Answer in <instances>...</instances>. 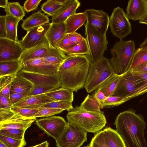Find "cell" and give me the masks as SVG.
<instances>
[{"instance_id":"obj_52","label":"cell","mask_w":147,"mask_h":147,"mask_svg":"<svg viewBox=\"0 0 147 147\" xmlns=\"http://www.w3.org/2000/svg\"><path fill=\"white\" fill-rule=\"evenodd\" d=\"M131 70L134 72L147 71V61L134 68Z\"/></svg>"},{"instance_id":"obj_42","label":"cell","mask_w":147,"mask_h":147,"mask_svg":"<svg viewBox=\"0 0 147 147\" xmlns=\"http://www.w3.org/2000/svg\"><path fill=\"white\" fill-rule=\"evenodd\" d=\"M11 109L18 115L27 117H34L38 111L37 109H29L12 106Z\"/></svg>"},{"instance_id":"obj_45","label":"cell","mask_w":147,"mask_h":147,"mask_svg":"<svg viewBox=\"0 0 147 147\" xmlns=\"http://www.w3.org/2000/svg\"><path fill=\"white\" fill-rule=\"evenodd\" d=\"M75 45L69 40L67 34H66L58 43L56 47L61 50L68 49Z\"/></svg>"},{"instance_id":"obj_9","label":"cell","mask_w":147,"mask_h":147,"mask_svg":"<svg viewBox=\"0 0 147 147\" xmlns=\"http://www.w3.org/2000/svg\"><path fill=\"white\" fill-rule=\"evenodd\" d=\"M129 19L122 8H114L109 18V26L114 36L122 40L131 34V27Z\"/></svg>"},{"instance_id":"obj_15","label":"cell","mask_w":147,"mask_h":147,"mask_svg":"<svg viewBox=\"0 0 147 147\" xmlns=\"http://www.w3.org/2000/svg\"><path fill=\"white\" fill-rule=\"evenodd\" d=\"M17 74L30 81L34 86L47 85L61 86L58 74L46 75L21 70Z\"/></svg>"},{"instance_id":"obj_53","label":"cell","mask_w":147,"mask_h":147,"mask_svg":"<svg viewBox=\"0 0 147 147\" xmlns=\"http://www.w3.org/2000/svg\"><path fill=\"white\" fill-rule=\"evenodd\" d=\"M93 96L100 103L103 101L107 97L100 91L96 90Z\"/></svg>"},{"instance_id":"obj_3","label":"cell","mask_w":147,"mask_h":147,"mask_svg":"<svg viewBox=\"0 0 147 147\" xmlns=\"http://www.w3.org/2000/svg\"><path fill=\"white\" fill-rule=\"evenodd\" d=\"M67 123L76 125L87 132L96 133L105 126L107 121L103 112L85 110L77 106L70 110L67 115Z\"/></svg>"},{"instance_id":"obj_6","label":"cell","mask_w":147,"mask_h":147,"mask_svg":"<svg viewBox=\"0 0 147 147\" xmlns=\"http://www.w3.org/2000/svg\"><path fill=\"white\" fill-rule=\"evenodd\" d=\"M114 72L109 59L103 56L96 62L90 63L85 88L88 93L92 92Z\"/></svg>"},{"instance_id":"obj_31","label":"cell","mask_w":147,"mask_h":147,"mask_svg":"<svg viewBox=\"0 0 147 147\" xmlns=\"http://www.w3.org/2000/svg\"><path fill=\"white\" fill-rule=\"evenodd\" d=\"M67 56L86 55L89 53V49L86 38L78 44L67 50H61Z\"/></svg>"},{"instance_id":"obj_8","label":"cell","mask_w":147,"mask_h":147,"mask_svg":"<svg viewBox=\"0 0 147 147\" xmlns=\"http://www.w3.org/2000/svg\"><path fill=\"white\" fill-rule=\"evenodd\" d=\"M88 132L75 125L67 123L63 133L56 141L57 147H80L87 141Z\"/></svg>"},{"instance_id":"obj_23","label":"cell","mask_w":147,"mask_h":147,"mask_svg":"<svg viewBox=\"0 0 147 147\" xmlns=\"http://www.w3.org/2000/svg\"><path fill=\"white\" fill-rule=\"evenodd\" d=\"M34 88L30 81L17 74L11 82V92L30 94Z\"/></svg>"},{"instance_id":"obj_17","label":"cell","mask_w":147,"mask_h":147,"mask_svg":"<svg viewBox=\"0 0 147 147\" xmlns=\"http://www.w3.org/2000/svg\"><path fill=\"white\" fill-rule=\"evenodd\" d=\"M57 101L45 94L27 96L13 105L12 106L29 109H37L46 103Z\"/></svg>"},{"instance_id":"obj_60","label":"cell","mask_w":147,"mask_h":147,"mask_svg":"<svg viewBox=\"0 0 147 147\" xmlns=\"http://www.w3.org/2000/svg\"><path fill=\"white\" fill-rule=\"evenodd\" d=\"M0 147H8L2 142L0 141Z\"/></svg>"},{"instance_id":"obj_49","label":"cell","mask_w":147,"mask_h":147,"mask_svg":"<svg viewBox=\"0 0 147 147\" xmlns=\"http://www.w3.org/2000/svg\"><path fill=\"white\" fill-rule=\"evenodd\" d=\"M67 34L70 40L75 45L80 43L84 38L80 34L76 32Z\"/></svg>"},{"instance_id":"obj_35","label":"cell","mask_w":147,"mask_h":147,"mask_svg":"<svg viewBox=\"0 0 147 147\" xmlns=\"http://www.w3.org/2000/svg\"><path fill=\"white\" fill-rule=\"evenodd\" d=\"M5 10L6 13L9 14L21 20H23L25 15L23 7L17 2H9Z\"/></svg>"},{"instance_id":"obj_54","label":"cell","mask_w":147,"mask_h":147,"mask_svg":"<svg viewBox=\"0 0 147 147\" xmlns=\"http://www.w3.org/2000/svg\"><path fill=\"white\" fill-rule=\"evenodd\" d=\"M11 83L5 87L1 90H0V94L4 96L9 98L11 92Z\"/></svg>"},{"instance_id":"obj_5","label":"cell","mask_w":147,"mask_h":147,"mask_svg":"<svg viewBox=\"0 0 147 147\" xmlns=\"http://www.w3.org/2000/svg\"><path fill=\"white\" fill-rule=\"evenodd\" d=\"M147 92V83L129 70L123 74L112 95L124 98V102Z\"/></svg>"},{"instance_id":"obj_36","label":"cell","mask_w":147,"mask_h":147,"mask_svg":"<svg viewBox=\"0 0 147 147\" xmlns=\"http://www.w3.org/2000/svg\"><path fill=\"white\" fill-rule=\"evenodd\" d=\"M26 130L19 129H13L0 130V135L13 138L24 140V135Z\"/></svg>"},{"instance_id":"obj_14","label":"cell","mask_w":147,"mask_h":147,"mask_svg":"<svg viewBox=\"0 0 147 147\" xmlns=\"http://www.w3.org/2000/svg\"><path fill=\"white\" fill-rule=\"evenodd\" d=\"M51 23L36 27L27 31L19 42L25 50L29 49L40 42L45 37Z\"/></svg>"},{"instance_id":"obj_46","label":"cell","mask_w":147,"mask_h":147,"mask_svg":"<svg viewBox=\"0 0 147 147\" xmlns=\"http://www.w3.org/2000/svg\"><path fill=\"white\" fill-rule=\"evenodd\" d=\"M42 0H27L25 1L23 8L26 12L28 13L36 9Z\"/></svg>"},{"instance_id":"obj_63","label":"cell","mask_w":147,"mask_h":147,"mask_svg":"<svg viewBox=\"0 0 147 147\" xmlns=\"http://www.w3.org/2000/svg\"></svg>"},{"instance_id":"obj_10","label":"cell","mask_w":147,"mask_h":147,"mask_svg":"<svg viewBox=\"0 0 147 147\" xmlns=\"http://www.w3.org/2000/svg\"><path fill=\"white\" fill-rule=\"evenodd\" d=\"M35 124L48 136L57 141L63 133L67 122L62 117L51 116L36 119Z\"/></svg>"},{"instance_id":"obj_39","label":"cell","mask_w":147,"mask_h":147,"mask_svg":"<svg viewBox=\"0 0 147 147\" xmlns=\"http://www.w3.org/2000/svg\"><path fill=\"white\" fill-rule=\"evenodd\" d=\"M0 141L8 147H23L26 144L25 139L17 140L0 135Z\"/></svg>"},{"instance_id":"obj_26","label":"cell","mask_w":147,"mask_h":147,"mask_svg":"<svg viewBox=\"0 0 147 147\" xmlns=\"http://www.w3.org/2000/svg\"><path fill=\"white\" fill-rule=\"evenodd\" d=\"M22 66L20 60L0 61V77L6 75L16 76L21 70Z\"/></svg>"},{"instance_id":"obj_55","label":"cell","mask_w":147,"mask_h":147,"mask_svg":"<svg viewBox=\"0 0 147 147\" xmlns=\"http://www.w3.org/2000/svg\"><path fill=\"white\" fill-rule=\"evenodd\" d=\"M132 72L135 75L143 79L147 83V71L144 72H134L132 71Z\"/></svg>"},{"instance_id":"obj_20","label":"cell","mask_w":147,"mask_h":147,"mask_svg":"<svg viewBox=\"0 0 147 147\" xmlns=\"http://www.w3.org/2000/svg\"><path fill=\"white\" fill-rule=\"evenodd\" d=\"M66 31L65 22L51 23L45 36L50 45L53 47H56L57 45L66 34Z\"/></svg>"},{"instance_id":"obj_40","label":"cell","mask_w":147,"mask_h":147,"mask_svg":"<svg viewBox=\"0 0 147 147\" xmlns=\"http://www.w3.org/2000/svg\"><path fill=\"white\" fill-rule=\"evenodd\" d=\"M90 144V147H109L105 138L103 130L96 133Z\"/></svg>"},{"instance_id":"obj_13","label":"cell","mask_w":147,"mask_h":147,"mask_svg":"<svg viewBox=\"0 0 147 147\" xmlns=\"http://www.w3.org/2000/svg\"><path fill=\"white\" fill-rule=\"evenodd\" d=\"M59 67L48 63L41 57L22 63L21 70L44 75H54L57 74Z\"/></svg>"},{"instance_id":"obj_47","label":"cell","mask_w":147,"mask_h":147,"mask_svg":"<svg viewBox=\"0 0 147 147\" xmlns=\"http://www.w3.org/2000/svg\"><path fill=\"white\" fill-rule=\"evenodd\" d=\"M29 94H22L14 92H10L9 99L12 104L13 105L18 102L23 98L29 95Z\"/></svg>"},{"instance_id":"obj_48","label":"cell","mask_w":147,"mask_h":147,"mask_svg":"<svg viewBox=\"0 0 147 147\" xmlns=\"http://www.w3.org/2000/svg\"><path fill=\"white\" fill-rule=\"evenodd\" d=\"M15 76L6 75L0 77V90L11 83Z\"/></svg>"},{"instance_id":"obj_25","label":"cell","mask_w":147,"mask_h":147,"mask_svg":"<svg viewBox=\"0 0 147 147\" xmlns=\"http://www.w3.org/2000/svg\"><path fill=\"white\" fill-rule=\"evenodd\" d=\"M84 12L75 13L69 16L65 21L66 34L75 32L87 20Z\"/></svg>"},{"instance_id":"obj_34","label":"cell","mask_w":147,"mask_h":147,"mask_svg":"<svg viewBox=\"0 0 147 147\" xmlns=\"http://www.w3.org/2000/svg\"><path fill=\"white\" fill-rule=\"evenodd\" d=\"M63 5L57 0H48L41 6V9L45 13L52 17L62 8Z\"/></svg>"},{"instance_id":"obj_59","label":"cell","mask_w":147,"mask_h":147,"mask_svg":"<svg viewBox=\"0 0 147 147\" xmlns=\"http://www.w3.org/2000/svg\"><path fill=\"white\" fill-rule=\"evenodd\" d=\"M49 143L47 141H45L40 144L39 147H49Z\"/></svg>"},{"instance_id":"obj_38","label":"cell","mask_w":147,"mask_h":147,"mask_svg":"<svg viewBox=\"0 0 147 147\" xmlns=\"http://www.w3.org/2000/svg\"><path fill=\"white\" fill-rule=\"evenodd\" d=\"M125 102L123 98L111 96L107 97L102 102L100 103L101 108H108L117 106Z\"/></svg>"},{"instance_id":"obj_51","label":"cell","mask_w":147,"mask_h":147,"mask_svg":"<svg viewBox=\"0 0 147 147\" xmlns=\"http://www.w3.org/2000/svg\"><path fill=\"white\" fill-rule=\"evenodd\" d=\"M6 27L5 16H0V38H5Z\"/></svg>"},{"instance_id":"obj_37","label":"cell","mask_w":147,"mask_h":147,"mask_svg":"<svg viewBox=\"0 0 147 147\" xmlns=\"http://www.w3.org/2000/svg\"><path fill=\"white\" fill-rule=\"evenodd\" d=\"M41 107H47L67 110L68 111L74 108L72 102L63 101H57L45 104Z\"/></svg>"},{"instance_id":"obj_29","label":"cell","mask_w":147,"mask_h":147,"mask_svg":"<svg viewBox=\"0 0 147 147\" xmlns=\"http://www.w3.org/2000/svg\"><path fill=\"white\" fill-rule=\"evenodd\" d=\"M103 131L105 138L109 147H127L116 130L109 127L105 128Z\"/></svg>"},{"instance_id":"obj_32","label":"cell","mask_w":147,"mask_h":147,"mask_svg":"<svg viewBox=\"0 0 147 147\" xmlns=\"http://www.w3.org/2000/svg\"><path fill=\"white\" fill-rule=\"evenodd\" d=\"M147 61V48L140 47L136 49L131 64L130 69Z\"/></svg>"},{"instance_id":"obj_1","label":"cell","mask_w":147,"mask_h":147,"mask_svg":"<svg viewBox=\"0 0 147 147\" xmlns=\"http://www.w3.org/2000/svg\"><path fill=\"white\" fill-rule=\"evenodd\" d=\"M90 62L86 55L67 56L59 68L61 87L77 92L84 86Z\"/></svg>"},{"instance_id":"obj_44","label":"cell","mask_w":147,"mask_h":147,"mask_svg":"<svg viewBox=\"0 0 147 147\" xmlns=\"http://www.w3.org/2000/svg\"><path fill=\"white\" fill-rule=\"evenodd\" d=\"M22 117L15 113L10 108H0V123Z\"/></svg>"},{"instance_id":"obj_24","label":"cell","mask_w":147,"mask_h":147,"mask_svg":"<svg viewBox=\"0 0 147 147\" xmlns=\"http://www.w3.org/2000/svg\"><path fill=\"white\" fill-rule=\"evenodd\" d=\"M67 57L61 50L50 46L48 52L42 57L48 63L59 67Z\"/></svg>"},{"instance_id":"obj_16","label":"cell","mask_w":147,"mask_h":147,"mask_svg":"<svg viewBox=\"0 0 147 147\" xmlns=\"http://www.w3.org/2000/svg\"><path fill=\"white\" fill-rule=\"evenodd\" d=\"M126 11L129 19L134 21L140 20L147 14V1L129 0Z\"/></svg>"},{"instance_id":"obj_7","label":"cell","mask_w":147,"mask_h":147,"mask_svg":"<svg viewBox=\"0 0 147 147\" xmlns=\"http://www.w3.org/2000/svg\"><path fill=\"white\" fill-rule=\"evenodd\" d=\"M85 36L89 53L86 55L90 63L101 59L107 50L108 44L106 34H102L96 30L87 22L85 25Z\"/></svg>"},{"instance_id":"obj_2","label":"cell","mask_w":147,"mask_h":147,"mask_svg":"<svg viewBox=\"0 0 147 147\" xmlns=\"http://www.w3.org/2000/svg\"><path fill=\"white\" fill-rule=\"evenodd\" d=\"M114 124L127 147H146V123L140 115L133 111H125L118 115Z\"/></svg>"},{"instance_id":"obj_28","label":"cell","mask_w":147,"mask_h":147,"mask_svg":"<svg viewBox=\"0 0 147 147\" xmlns=\"http://www.w3.org/2000/svg\"><path fill=\"white\" fill-rule=\"evenodd\" d=\"M5 16L6 35L5 38L18 41L17 31L18 25L20 20L11 15L6 13Z\"/></svg>"},{"instance_id":"obj_4","label":"cell","mask_w":147,"mask_h":147,"mask_svg":"<svg viewBox=\"0 0 147 147\" xmlns=\"http://www.w3.org/2000/svg\"><path fill=\"white\" fill-rule=\"evenodd\" d=\"M136 50L133 40H120L114 44L110 50L112 56L109 60L115 73L122 74L130 70Z\"/></svg>"},{"instance_id":"obj_43","label":"cell","mask_w":147,"mask_h":147,"mask_svg":"<svg viewBox=\"0 0 147 147\" xmlns=\"http://www.w3.org/2000/svg\"><path fill=\"white\" fill-rule=\"evenodd\" d=\"M61 87V86H60L47 85L35 86H34L33 89L29 95L45 94Z\"/></svg>"},{"instance_id":"obj_19","label":"cell","mask_w":147,"mask_h":147,"mask_svg":"<svg viewBox=\"0 0 147 147\" xmlns=\"http://www.w3.org/2000/svg\"><path fill=\"white\" fill-rule=\"evenodd\" d=\"M80 5L77 0H67L62 8L51 18V23H60L65 22L70 16L76 13Z\"/></svg>"},{"instance_id":"obj_50","label":"cell","mask_w":147,"mask_h":147,"mask_svg":"<svg viewBox=\"0 0 147 147\" xmlns=\"http://www.w3.org/2000/svg\"><path fill=\"white\" fill-rule=\"evenodd\" d=\"M12 106L9 97L4 96L0 94V108L10 109Z\"/></svg>"},{"instance_id":"obj_58","label":"cell","mask_w":147,"mask_h":147,"mask_svg":"<svg viewBox=\"0 0 147 147\" xmlns=\"http://www.w3.org/2000/svg\"><path fill=\"white\" fill-rule=\"evenodd\" d=\"M140 47H144L147 48V37L141 44Z\"/></svg>"},{"instance_id":"obj_62","label":"cell","mask_w":147,"mask_h":147,"mask_svg":"<svg viewBox=\"0 0 147 147\" xmlns=\"http://www.w3.org/2000/svg\"><path fill=\"white\" fill-rule=\"evenodd\" d=\"M84 147H90V144H88L87 146H84Z\"/></svg>"},{"instance_id":"obj_21","label":"cell","mask_w":147,"mask_h":147,"mask_svg":"<svg viewBox=\"0 0 147 147\" xmlns=\"http://www.w3.org/2000/svg\"><path fill=\"white\" fill-rule=\"evenodd\" d=\"M48 17L38 11L24 20L21 24L22 28L28 31L33 28L49 23Z\"/></svg>"},{"instance_id":"obj_61","label":"cell","mask_w":147,"mask_h":147,"mask_svg":"<svg viewBox=\"0 0 147 147\" xmlns=\"http://www.w3.org/2000/svg\"><path fill=\"white\" fill-rule=\"evenodd\" d=\"M40 145V144L36 145L34 146H31L30 147H39Z\"/></svg>"},{"instance_id":"obj_33","label":"cell","mask_w":147,"mask_h":147,"mask_svg":"<svg viewBox=\"0 0 147 147\" xmlns=\"http://www.w3.org/2000/svg\"><path fill=\"white\" fill-rule=\"evenodd\" d=\"M80 107L83 109L89 111L101 112L100 102L94 96L88 94L81 104Z\"/></svg>"},{"instance_id":"obj_30","label":"cell","mask_w":147,"mask_h":147,"mask_svg":"<svg viewBox=\"0 0 147 147\" xmlns=\"http://www.w3.org/2000/svg\"><path fill=\"white\" fill-rule=\"evenodd\" d=\"M74 92L71 89L61 87L45 94L56 101L72 102L74 99Z\"/></svg>"},{"instance_id":"obj_22","label":"cell","mask_w":147,"mask_h":147,"mask_svg":"<svg viewBox=\"0 0 147 147\" xmlns=\"http://www.w3.org/2000/svg\"><path fill=\"white\" fill-rule=\"evenodd\" d=\"M36 120L35 117H22L0 123V130L19 129L26 130Z\"/></svg>"},{"instance_id":"obj_41","label":"cell","mask_w":147,"mask_h":147,"mask_svg":"<svg viewBox=\"0 0 147 147\" xmlns=\"http://www.w3.org/2000/svg\"><path fill=\"white\" fill-rule=\"evenodd\" d=\"M38 112L34 115V117H48L57 114L62 112L64 110L59 109L47 107H40L39 108Z\"/></svg>"},{"instance_id":"obj_56","label":"cell","mask_w":147,"mask_h":147,"mask_svg":"<svg viewBox=\"0 0 147 147\" xmlns=\"http://www.w3.org/2000/svg\"><path fill=\"white\" fill-rule=\"evenodd\" d=\"M9 3L7 0H0V7L5 9Z\"/></svg>"},{"instance_id":"obj_27","label":"cell","mask_w":147,"mask_h":147,"mask_svg":"<svg viewBox=\"0 0 147 147\" xmlns=\"http://www.w3.org/2000/svg\"><path fill=\"white\" fill-rule=\"evenodd\" d=\"M122 75L113 73L101 84L97 91H101L107 97L112 96Z\"/></svg>"},{"instance_id":"obj_57","label":"cell","mask_w":147,"mask_h":147,"mask_svg":"<svg viewBox=\"0 0 147 147\" xmlns=\"http://www.w3.org/2000/svg\"><path fill=\"white\" fill-rule=\"evenodd\" d=\"M139 22L140 24H147V14L144 18L140 20Z\"/></svg>"},{"instance_id":"obj_18","label":"cell","mask_w":147,"mask_h":147,"mask_svg":"<svg viewBox=\"0 0 147 147\" xmlns=\"http://www.w3.org/2000/svg\"><path fill=\"white\" fill-rule=\"evenodd\" d=\"M50 45L46 37L34 46L25 50L20 60L22 63L28 60L42 57L48 52Z\"/></svg>"},{"instance_id":"obj_12","label":"cell","mask_w":147,"mask_h":147,"mask_svg":"<svg viewBox=\"0 0 147 147\" xmlns=\"http://www.w3.org/2000/svg\"><path fill=\"white\" fill-rule=\"evenodd\" d=\"M87 22L96 30L102 34H106L109 26V17L102 10L88 9L84 12Z\"/></svg>"},{"instance_id":"obj_11","label":"cell","mask_w":147,"mask_h":147,"mask_svg":"<svg viewBox=\"0 0 147 147\" xmlns=\"http://www.w3.org/2000/svg\"><path fill=\"white\" fill-rule=\"evenodd\" d=\"M25 50L19 40L15 41L6 38H0V61L20 60Z\"/></svg>"}]
</instances>
